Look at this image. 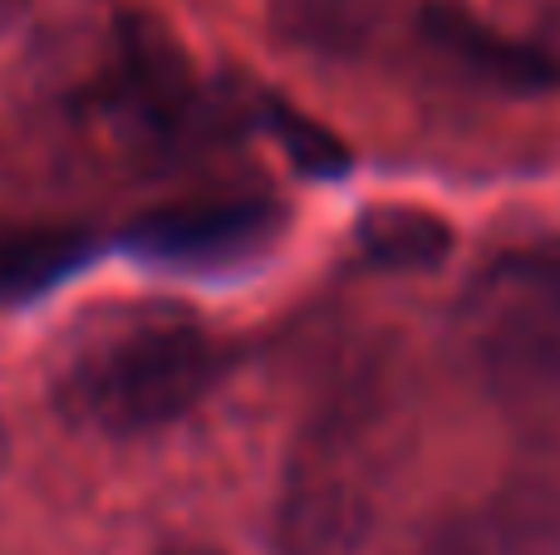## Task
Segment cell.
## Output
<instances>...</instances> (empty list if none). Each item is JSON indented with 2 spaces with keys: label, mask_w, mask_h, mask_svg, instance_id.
<instances>
[{
  "label": "cell",
  "mask_w": 560,
  "mask_h": 555,
  "mask_svg": "<svg viewBox=\"0 0 560 555\" xmlns=\"http://www.w3.org/2000/svg\"><path fill=\"white\" fill-rule=\"evenodd\" d=\"M94 84L98 123L133 157H173L202 133V88L192 64L148 20H118Z\"/></svg>",
  "instance_id": "cell-4"
},
{
  "label": "cell",
  "mask_w": 560,
  "mask_h": 555,
  "mask_svg": "<svg viewBox=\"0 0 560 555\" xmlns=\"http://www.w3.org/2000/svg\"><path fill=\"white\" fill-rule=\"evenodd\" d=\"M285 236V206L276 197H202L138 216L128 226V251L158 271L226 281L266 256Z\"/></svg>",
  "instance_id": "cell-5"
},
{
  "label": "cell",
  "mask_w": 560,
  "mask_h": 555,
  "mask_svg": "<svg viewBox=\"0 0 560 555\" xmlns=\"http://www.w3.org/2000/svg\"><path fill=\"white\" fill-rule=\"evenodd\" d=\"M232 364V344L192 315L148 310L89 334L59 369L55 403L79 428L143 438L202 409Z\"/></svg>",
  "instance_id": "cell-1"
},
{
  "label": "cell",
  "mask_w": 560,
  "mask_h": 555,
  "mask_svg": "<svg viewBox=\"0 0 560 555\" xmlns=\"http://www.w3.org/2000/svg\"><path fill=\"white\" fill-rule=\"evenodd\" d=\"M394 0H276V25L290 45L319 55H359Z\"/></svg>",
  "instance_id": "cell-9"
},
{
  "label": "cell",
  "mask_w": 560,
  "mask_h": 555,
  "mask_svg": "<svg viewBox=\"0 0 560 555\" xmlns=\"http://www.w3.org/2000/svg\"><path fill=\"white\" fill-rule=\"evenodd\" d=\"M167 555H217V551H197V546H183V551H167Z\"/></svg>",
  "instance_id": "cell-12"
},
{
  "label": "cell",
  "mask_w": 560,
  "mask_h": 555,
  "mask_svg": "<svg viewBox=\"0 0 560 555\" xmlns=\"http://www.w3.org/2000/svg\"><path fill=\"white\" fill-rule=\"evenodd\" d=\"M271 128H276V138L290 147V157H295L305 173H339V167H345V147H339L325 128L310 123V118H300V114H290V108L271 104Z\"/></svg>",
  "instance_id": "cell-11"
},
{
  "label": "cell",
  "mask_w": 560,
  "mask_h": 555,
  "mask_svg": "<svg viewBox=\"0 0 560 555\" xmlns=\"http://www.w3.org/2000/svg\"><path fill=\"white\" fill-rule=\"evenodd\" d=\"M359 246L374 256L378 265H394V271H423V265L443 261L453 232L447 222H438L423 206H378L359 222Z\"/></svg>",
  "instance_id": "cell-10"
},
{
  "label": "cell",
  "mask_w": 560,
  "mask_h": 555,
  "mask_svg": "<svg viewBox=\"0 0 560 555\" xmlns=\"http://www.w3.org/2000/svg\"><path fill=\"white\" fill-rule=\"evenodd\" d=\"M477 511L506 555H560V448H532V462Z\"/></svg>",
  "instance_id": "cell-8"
},
{
  "label": "cell",
  "mask_w": 560,
  "mask_h": 555,
  "mask_svg": "<svg viewBox=\"0 0 560 555\" xmlns=\"http://www.w3.org/2000/svg\"><path fill=\"white\" fill-rule=\"evenodd\" d=\"M418 35L447 69L497 88V94H556L560 88V55L536 39H516L506 29L477 20L457 0H428L418 10Z\"/></svg>",
  "instance_id": "cell-6"
},
{
  "label": "cell",
  "mask_w": 560,
  "mask_h": 555,
  "mask_svg": "<svg viewBox=\"0 0 560 555\" xmlns=\"http://www.w3.org/2000/svg\"><path fill=\"white\" fill-rule=\"evenodd\" d=\"M94 256V236L69 222L0 212V310L39 300Z\"/></svg>",
  "instance_id": "cell-7"
},
{
  "label": "cell",
  "mask_w": 560,
  "mask_h": 555,
  "mask_svg": "<svg viewBox=\"0 0 560 555\" xmlns=\"http://www.w3.org/2000/svg\"><path fill=\"white\" fill-rule=\"evenodd\" d=\"M463 340L482 389L532 438V448H560L556 246H516L477 271L463 300Z\"/></svg>",
  "instance_id": "cell-2"
},
{
  "label": "cell",
  "mask_w": 560,
  "mask_h": 555,
  "mask_svg": "<svg viewBox=\"0 0 560 555\" xmlns=\"http://www.w3.org/2000/svg\"><path fill=\"white\" fill-rule=\"evenodd\" d=\"M394 413L384 393L359 389L300 438L280 497V551L285 555H354L378 517L388 482Z\"/></svg>",
  "instance_id": "cell-3"
}]
</instances>
